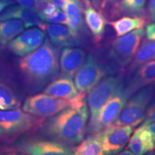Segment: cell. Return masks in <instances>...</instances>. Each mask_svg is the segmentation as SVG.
<instances>
[{
	"label": "cell",
	"instance_id": "obj_1",
	"mask_svg": "<svg viewBox=\"0 0 155 155\" xmlns=\"http://www.w3.org/2000/svg\"><path fill=\"white\" fill-rule=\"evenodd\" d=\"M88 106L67 108L45 120L41 133L52 140L66 146L80 144L83 140L88 119Z\"/></svg>",
	"mask_w": 155,
	"mask_h": 155
},
{
	"label": "cell",
	"instance_id": "obj_2",
	"mask_svg": "<svg viewBox=\"0 0 155 155\" xmlns=\"http://www.w3.org/2000/svg\"><path fill=\"white\" fill-rule=\"evenodd\" d=\"M19 67L29 84L40 90L58 74L59 50L45 38L40 48L20 59Z\"/></svg>",
	"mask_w": 155,
	"mask_h": 155
},
{
	"label": "cell",
	"instance_id": "obj_3",
	"mask_svg": "<svg viewBox=\"0 0 155 155\" xmlns=\"http://www.w3.org/2000/svg\"><path fill=\"white\" fill-rule=\"evenodd\" d=\"M86 104V94L80 93L71 100L58 98L46 94L34 95L27 98L23 104V111L38 117L48 118L67 108H80Z\"/></svg>",
	"mask_w": 155,
	"mask_h": 155
},
{
	"label": "cell",
	"instance_id": "obj_4",
	"mask_svg": "<svg viewBox=\"0 0 155 155\" xmlns=\"http://www.w3.org/2000/svg\"><path fill=\"white\" fill-rule=\"evenodd\" d=\"M122 88L123 86L119 78L108 76L102 79L88 92L87 103L91 118L88 130L91 134H96L97 124L103 107Z\"/></svg>",
	"mask_w": 155,
	"mask_h": 155
},
{
	"label": "cell",
	"instance_id": "obj_5",
	"mask_svg": "<svg viewBox=\"0 0 155 155\" xmlns=\"http://www.w3.org/2000/svg\"><path fill=\"white\" fill-rule=\"evenodd\" d=\"M45 118L38 117L19 108L0 111V135L12 138L41 127Z\"/></svg>",
	"mask_w": 155,
	"mask_h": 155
},
{
	"label": "cell",
	"instance_id": "obj_6",
	"mask_svg": "<svg viewBox=\"0 0 155 155\" xmlns=\"http://www.w3.org/2000/svg\"><path fill=\"white\" fill-rule=\"evenodd\" d=\"M155 94L153 85L147 86L134 93L126 103L112 125H130L136 127L144 121L147 106Z\"/></svg>",
	"mask_w": 155,
	"mask_h": 155
},
{
	"label": "cell",
	"instance_id": "obj_7",
	"mask_svg": "<svg viewBox=\"0 0 155 155\" xmlns=\"http://www.w3.org/2000/svg\"><path fill=\"white\" fill-rule=\"evenodd\" d=\"M144 34V28L139 29L116 38L111 44L110 58L122 68L127 66L134 58Z\"/></svg>",
	"mask_w": 155,
	"mask_h": 155
},
{
	"label": "cell",
	"instance_id": "obj_8",
	"mask_svg": "<svg viewBox=\"0 0 155 155\" xmlns=\"http://www.w3.org/2000/svg\"><path fill=\"white\" fill-rule=\"evenodd\" d=\"M106 70L91 54H89L75 73L74 83L80 93H88L106 75Z\"/></svg>",
	"mask_w": 155,
	"mask_h": 155
},
{
	"label": "cell",
	"instance_id": "obj_9",
	"mask_svg": "<svg viewBox=\"0 0 155 155\" xmlns=\"http://www.w3.org/2000/svg\"><path fill=\"white\" fill-rule=\"evenodd\" d=\"M134 127L130 125H111L102 131V148L105 155L121 152L129 142Z\"/></svg>",
	"mask_w": 155,
	"mask_h": 155
},
{
	"label": "cell",
	"instance_id": "obj_10",
	"mask_svg": "<svg viewBox=\"0 0 155 155\" xmlns=\"http://www.w3.org/2000/svg\"><path fill=\"white\" fill-rule=\"evenodd\" d=\"M18 150L28 155H74L73 149L53 140L29 139L20 143Z\"/></svg>",
	"mask_w": 155,
	"mask_h": 155
},
{
	"label": "cell",
	"instance_id": "obj_11",
	"mask_svg": "<svg viewBox=\"0 0 155 155\" xmlns=\"http://www.w3.org/2000/svg\"><path fill=\"white\" fill-rule=\"evenodd\" d=\"M45 35V32L40 28L29 29L9 42L8 48L15 55L25 56L42 45Z\"/></svg>",
	"mask_w": 155,
	"mask_h": 155
},
{
	"label": "cell",
	"instance_id": "obj_12",
	"mask_svg": "<svg viewBox=\"0 0 155 155\" xmlns=\"http://www.w3.org/2000/svg\"><path fill=\"white\" fill-rule=\"evenodd\" d=\"M129 98V95L122 88L108 101L101 112L96 133L102 132L104 129L113 124Z\"/></svg>",
	"mask_w": 155,
	"mask_h": 155
},
{
	"label": "cell",
	"instance_id": "obj_13",
	"mask_svg": "<svg viewBox=\"0 0 155 155\" xmlns=\"http://www.w3.org/2000/svg\"><path fill=\"white\" fill-rule=\"evenodd\" d=\"M86 60L83 50L78 48H65L62 50L60 58L61 75L72 78L78 72Z\"/></svg>",
	"mask_w": 155,
	"mask_h": 155
},
{
	"label": "cell",
	"instance_id": "obj_14",
	"mask_svg": "<svg viewBox=\"0 0 155 155\" xmlns=\"http://www.w3.org/2000/svg\"><path fill=\"white\" fill-rule=\"evenodd\" d=\"M155 83V60L137 69L124 90L130 97L141 88Z\"/></svg>",
	"mask_w": 155,
	"mask_h": 155
},
{
	"label": "cell",
	"instance_id": "obj_15",
	"mask_svg": "<svg viewBox=\"0 0 155 155\" xmlns=\"http://www.w3.org/2000/svg\"><path fill=\"white\" fill-rule=\"evenodd\" d=\"M83 5L81 0H68L63 9L68 19V26L71 33L78 42L85 29Z\"/></svg>",
	"mask_w": 155,
	"mask_h": 155
},
{
	"label": "cell",
	"instance_id": "obj_16",
	"mask_svg": "<svg viewBox=\"0 0 155 155\" xmlns=\"http://www.w3.org/2000/svg\"><path fill=\"white\" fill-rule=\"evenodd\" d=\"M83 16L87 27L93 36L94 41L98 45L101 42L105 33L107 19L101 11L98 10L92 6H87L83 9Z\"/></svg>",
	"mask_w": 155,
	"mask_h": 155
},
{
	"label": "cell",
	"instance_id": "obj_17",
	"mask_svg": "<svg viewBox=\"0 0 155 155\" xmlns=\"http://www.w3.org/2000/svg\"><path fill=\"white\" fill-rule=\"evenodd\" d=\"M8 19H20L24 22L25 28L32 26L40 28L44 22L40 13L34 8H27L22 6H14L0 15V21Z\"/></svg>",
	"mask_w": 155,
	"mask_h": 155
},
{
	"label": "cell",
	"instance_id": "obj_18",
	"mask_svg": "<svg viewBox=\"0 0 155 155\" xmlns=\"http://www.w3.org/2000/svg\"><path fill=\"white\" fill-rule=\"evenodd\" d=\"M39 28L47 32L51 43L57 48L72 47L78 43L69 28L64 25L43 22Z\"/></svg>",
	"mask_w": 155,
	"mask_h": 155
},
{
	"label": "cell",
	"instance_id": "obj_19",
	"mask_svg": "<svg viewBox=\"0 0 155 155\" xmlns=\"http://www.w3.org/2000/svg\"><path fill=\"white\" fill-rule=\"evenodd\" d=\"M44 94L58 98L71 100L78 95V91L72 78L62 76L50 83L43 91Z\"/></svg>",
	"mask_w": 155,
	"mask_h": 155
},
{
	"label": "cell",
	"instance_id": "obj_20",
	"mask_svg": "<svg viewBox=\"0 0 155 155\" xmlns=\"http://www.w3.org/2000/svg\"><path fill=\"white\" fill-rule=\"evenodd\" d=\"M155 144L152 136L144 127H140L129 139L127 149L134 155H143L154 150Z\"/></svg>",
	"mask_w": 155,
	"mask_h": 155
},
{
	"label": "cell",
	"instance_id": "obj_21",
	"mask_svg": "<svg viewBox=\"0 0 155 155\" xmlns=\"http://www.w3.org/2000/svg\"><path fill=\"white\" fill-rule=\"evenodd\" d=\"M114 29L117 38L129 33L135 30L143 29L146 25V20L141 17L135 15L133 17H123L117 20L108 22Z\"/></svg>",
	"mask_w": 155,
	"mask_h": 155
},
{
	"label": "cell",
	"instance_id": "obj_22",
	"mask_svg": "<svg viewBox=\"0 0 155 155\" xmlns=\"http://www.w3.org/2000/svg\"><path fill=\"white\" fill-rule=\"evenodd\" d=\"M153 60H155V40L147 38L139 46L128 71L132 73L141 65Z\"/></svg>",
	"mask_w": 155,
	"mask_h": 155
},
{
	"label": "cell",
	"instance_id": "obj_23",
	"mask_svg": "<svg viewBox=\"0 0 155 155\" xmlns=\"http://www.w3.org/2000/svg\"><path fill=\"white\" fill-rule=\"evenodd\" d=\"M102 132L93 134L73 149L74 155H105L102 148Z\"/></svg>",
	"mask_w": 155,
	"mask_h": 155
},
{
	"label": "cell",
	"instance_id": "obj_24",
	"mask_svg": "<svg viewBox=\"0 0 155 155\" xmlns=\"http://www.w3.org/2000/svg\"><path fill=\"white\" fill-rule=\"evenodd\" d=\"M24 22L20 19L0 21V46H5L13 39L23 32Z\"/></svg>",
	"mask_w": 155,
	"mask_h": 155
},
{
	"label": "cell",
	"instance_id": "obj_25",
	"mask_svg": "<svg viewBox=\"0 0 155 155\" xmlns=\"http://www.w3.org/2000/svg\"><path fill=\"white\" fill-rule=\"evenodd\" d=\"M21 101L10 87L0 81V111L19 108Z\"/></svg>",
	"mask_w": 155,
	"mask_h": 155
},
{
	"label": "cell",
	"instance_id": "obj_26",
	"mask_svg": "<svg viewBox=\"0 0 155 155\" xmlns=\"http://www.w3.org/2000/svg\"><path fill=\"white\" fill-rule=\"evenodd\" d=\"M147 0H121L117 5L128 15H137L144 11Z\"/></svg>",
	"mask_w": 155,
	"mask_h": 155
},
{
	"label": "cell",
	"instance_id": "obj_27",
	"mask_svg": "<svg viewBox=\"0 0 155 155\" xmlns=\"http://www.w3.org/2000/svg\"><path fill=\"white\" fill-rule=\"evenodd\" d=\"M45 22L65 25L67 26L68 25V19L67 15L65 14V12L62 11L61 9H58L57 13H56L55 16L45 19Z\"/></svg>",
	"mask_w": 155,
	"mask_h": 155
},
{
	"label": "cell",
	"instance_id": "obj_28",
	"mask_svg": "<svg viewBox=\"0 0 155 155\" xmlns=\"http://www.w3.org/2000/svg\"><path fill=\"white\" fill-rule=\"evenodd\" d=\"M154 121H155V103L152 104V106H150V107L147 108L144 121L141 123V127H144V126H146Z\"/></svg>",
	"mask_w": 155,
	"mask_h": 155
},
{
	"label": "cell",
	"instance_id": "obj_29",
	"mask_svg": "<svg viewBox=\"0 0 155 155\" xmlns=\"http://www.w3.org/2000/svg\"><path fill=\"white\" fill-rule=\"evenodd\" d=\"M81 1L82 2L83 5L86 6V7L92 6L98 10H100L104 7V2H102V0H81Z\"/></svg>",
	"mask_w": 155,
	"mask_h": 155
},
{
	"label": "cell",
	"instance_id": "obj_30",
	"mask_svg": "<svg viewBox=\"0 0 155 155\" xmlns=\"http://www.w3.org/2000/svg\"><path fill=\"white\" fill-rule=\"evenodd\" d=\"M147 15L151 21L155 22V0H149L147 6Z\"/></svg>",
	"mask_w": 155,
	"mask_h": 155
},
{
	"label": "cell",
	"instance_id": "obj_31",
	"mask_svg": "<svg viewBox=\"0 0 155 155\" xmlns=\"http://www.w3.org/2000/svg\"><path fill=\"white\" fill-rule=\"evenodd\" d=\"M145 34H146L147 39L155 40V23L147 25Z\"/></svg>",
	"mask_w": 155,
	"mask_h": 155
},
{
	"label": "cell",
	"instance_id": "obj_32",
	"mask_svg": "<svg viewBox=\"0 0 155 155\" xmlns=\"http://www.w3.org/2000/svg\"><path fill=\"white\" fill-rule=\"evenodd\" d=\"M48 3H49V2L48 0H36L34 9L38 11L39 13H42L46 8Z\"/></svg>",
	"mask_w": 155,
	"mask_h": 155
},
{
	"label": "cell",
	"instance_id": "obj_33",
	"mask_svg": "<svg viewBox=\"0 0 155 155\" xmlns=\"http://www.w3.org/2000/svg\"><path fill=\"white\" fill-rule=\"evenodd\" d=\"M19 5L27 8H34L36 0H15Z\"/></svg>",
	"mask_w": 155,
	"mask_h": 155
},
{
	"label": "cell",
	"instance_id": "obj_34",
	"mask_svg": "<svg viewBox=\"0 0 155 155\" xmlns=\"http://www.w3.org/2000/svg\"><path fill=\"white\" fill-rule=\"evenodd\" d=\"M50 3H52L58 9H63L65 7V4L68 2V0H48Z\"/></svg>",
	"mask_w": 155,
	"mask_h": 155
},
{
	"label": "cell",
	"instance_id": "obj_35",
	"mask_svg": "<svg viewBox=\"0 0 155 155\" xmlns=\"http://www.w3.org/2000/svg\"><path fill=\"white\" fill-rule=\"evenodd\" d=\"M142 127H144L145 129H147L152 134L153 139H155V121L150 123L149 124L144 126Z\"/></svg>",
	"mask_w": 155,
	"mask_h": 155
},
{
	"label": "cell",
	"instance_id": "obj_36",
	"mask_svg": "<svg viewBox=\"0 0 155 155\" xmlns=\"http://www.w3.org/2000/svg\"><path fill=\"white\" fill-rule=\"evenodd\" d=\"M13 2L11 0H0V12L7 6L10 5Z\"/></svg>",
	"mask_w": 155,
	"mask_h": 155
},
{
	"label": "cell",
	"instance_id": "obj_37",
	"mask_svg": "<svg viewBox=\"0 0 155 155\" xmlns=\"http://www.w3.org/2000/svg\"><path fill=\"white\" fill-rule=\"evenodd\" d=\"M114 155H134V154L133 153L131 152V151H129V150H128V149H127V150L123 151V152H119V153H117V154H116Z\"/></svg>",
	"mask_w": 155,
	"mask_h": 155
},
{
	"label": "cell",
	"instance_id": "obj_38",
	"mask_svg": "<svg viewBox=\"0 0 155 155\" xmlns=\"http://www.w3.org/2000/svg\"><path fill=\"white\" fill-rule=\"evenodd\" d=\"M143 155H155V151H151V152H149L146 153V154H143Z\"/></svg>",
	"mask_w": 155,
	"mask_h": 155
},
{
	"label": "cell",
	"instance_id": "obj_39",
	"mask_svg": "<svg viewBox=\"0 0 155 155\" xmlns=\"http://www.w3.org/2000/svg\"><path fill=\"white\" fill-rule=\"evenodd\" d=\"M105 2H111V3H115L119 2V0H104Z\"/></svg>",
	"mask_w": 155,
	"mask_h": 155
},
{
	"label": "cell",
	"instance_id": "obj_40",
	"mask_svg": "<svg viewBox=\"0 0 155 155\" xmlns=\"http://www.w3.org/2000/svg\"><path fill=\"white\" fill-rule=\"evenodd\" d=\"M7 155H17V154H15V153H11V154H7Z\"/></svg>",
	"mask_w": 155,
	"mask_h": 155
},
{
	"label": "cell",
	"instance_id": "obj_41",
	"mask_svg": "<svg viewBox=\"0 0 155 155\" xmlns=\"http://www.w3.org/2000/svg\"><path fill=\"white\" fill-rule=\"evenodd\" d=\"M154 144H155V139H154Z\"/></svg>",
	"mask_w": 155,
	"mask_h": 155
},
{
	"label": "cell",
	"instance_id": "obj_42",
	"mask_svg": "<svg viewBox=\"0 0 155 155\" xmlns=\"http://www.w3.org/2000/svg\"><path fill=\"white\" fill-rule=\"evenodd\" d=\"M19 155H25V154H19Z\"/></svg>",
	"mask_w": 155,
	"mask_h": 155
}]
</instances>
